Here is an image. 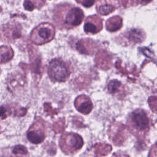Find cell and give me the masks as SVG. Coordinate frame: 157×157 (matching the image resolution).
I'll return each mask as SVG.
<instances>
[{"instance_id":"6da1fadb","label":"cell","mask_w":157,"mask_h":157,"mask_svg":"<svg viewBox=\"0 0 157 157\" xmlns=\"http://www.w3.org/2000/svg\"><path fill=\"white\" fill-rule=\"evenodd\" d=\"M83 18L82 9L71 4H59L54 10V21L61 29H70L78 26Z\"/></svg>"},{"instance_id":"7a4b0ae2","label":"cell","mask_w":157,"mask_h":157,"mask_svg":"<svg viewBox=\"0 0 157 157\" xmlns=\"http://www.w3.org/2000/svg\"><path fill=\"white\" fill-rule=\"evenodd\" d=\"M127 123L130 131L139 139H144L150 129V119L143 110H136L131 113Z\"/></svg>"},{"instance_id":"3957f363","label":"cell","mask_w":157,"mask_h":157,"mask_svg":"<svg viewBox=\"0 0 157 157\" xmlns=\"http://www.w3.org/2000/svg\"><path fill=\"white\" fill-rule=\"evenodd\" d=\"M55 29L49 23H42L31 32V39L36 45H42L51 41L55 37Z\"/></svg>"},{"instance_id":"277c9868","label":"cell","mask_w":157,"mask_h":157,"mask_svg":"<svg viewBox=\"0 0 157 157\" xmlns=\"http://www.w3.org/2000/svg\"><path fill=\"white\" fill-rule=\"evenodd\" d=\"M48 74L53 81L65 82L68 79L71 71L68 65L63 60L55 58L49 64Z\"/></svg>"},{"instance_id":"5b68a950","label":"cell","mask_w":157,"mask_h":157,"mask_svg":"<svg viewBox=\"0 0 157 157\" xmlns=\"http://www.w3.org/2000/svg\"><path fill=\"white\" fill-rule=\"evenodd\" d=\"M83 145L82 137L76 133H65L62 135L59 140V146L62 151L67 155L75 153L82 148Z\"/></svg>"},{"instance_id":"8992f818","label":"cell","mask_w":157,"mask_h":157,"mask_svg":"<svg viewBox=\"0 0 157 157\" xmlns=\"http://www.w3.org/2000/svg\"><path fill=\"white\" fill-rule=\"evenodd\" d=\"M45 123L40 118H37L27 132L29 141L34 144L43 142L45 139Z\"/></svg>"},{"instance_id":"52a82bcc","label":"cell","mask_w":157,"mask_h":157,"mask_svg":"<svg viewBox=\"0 0 157 157\" xmlns=\"http://www.w3.org/2000/svg\"><path fill=\"white\" fill-rule=\"evenodd\" d=\"M109 134L112 142L116 145H122L128 137V130L127 127L120 123H115L112 124Z\"/></svg>"},{"instance_id":"ba28073f","label":"cell","mask_w":157,"mask_h":157,"mask_svg":"<svg viewBox=\"0 0 157 157\" xmlns=\"http://www.w3.org/2000/svg\"><path fill=\"white\" fill-rule=\"evenodd\" d=\"M103 27L102 19L97 15L88 17L85 21L84 31L87 34H95L101 31Z\"/></svg>"},{"instance_id":"9c48e42d","label":"cell","mask_w":157,"mask_h":157,"mask_svg":"<svg viewBox=\"0 0 157 157\" xmlns=\"http://www.w3.org/2000/svg\"><path fill=\"white\" fill-rule=\"evenodd\" d=\"M118 0H99L96 5L98 12L102 15H107L119 7Z\"/></svg>"},{"instance_id":"30bf717a","label":"cell","mask_w":157,"mask_h":157,"mask_svg":"<svg viewBox=\"0 0 157 157\" xmlns=\"http://www.w3.org/2000/svg\"><path fill=\"white\" fill-rule=\"evenodd\" d=\"M96 66L104 71L109 69L112 65V57L106 51L100 50L95 58Z\"/></svg>"},{"instance_id":"8fae6325","label":"cell","mask_w":157,"mask_h":157,"mask_svg":"<svg viewBox=\"0 0 157 157\" xmlns=\"http://www.w3.org/2000/svg\"><path fill=\"white\" fill-rule=\"evenodd\" d=\"M74 105L77 110L84 115L90 113L93 108V105L91 99L86 95H80V96H78L75 101Z\"/></svg>"},{"instance_id":"7c38bea8","label":"cell","mask_w":157,"mask_h":157,"mask_svg":"<svg viewBox=\"0 0 157 157\" xmlns=\"http://www.w3.org/2000/svg\"><path fill=\"white\" fill-rule=\"evenodd\" d=\"M98 45L96 43L90 39H85L78 40L76 45L77 50L81 53L85 55H93L96 50Z\"/></svg>"},{"instance_id":"4fadbf2b","label":"cell","mask_w":157,"mask_h":157,"mask_svg":"<svg viewBox=\"0 0 157 157\" xmlns=\"http://www.w3.org/2000/svg\"><path fill=\"white\" fill-rule=\"evenodd\" d=\"M123 38L126 39L128 44L140 43L145 40V34L141 29H134L124 33Z\"/></svg>"},{"instance_id":"5bb4252c","label":"cell","mask_w":157,"mask_h":157,"mask_svg":"<svg viewBox=\"0 0 157 157\" xmlns=\"http://www.w3.org/2000/svg\"><path fill=\"white\" fill-rule=\"evenodd\" d=\"M2 34L8 39H15L18 38L21 34V28L17 25H9L4 26L1 29Z\"/></svg>"},{"instance_id":"9a60e30c","label":"cell","mask_w":157,"mask_h":157,"mask_svg":"<svg viewBox=\"0 0 157 157\" xmlns=\"http://www.w3.org/2000/svg\"><path fill=\"white\" fill-rule=\"evenodd\" d=\"M123 26V20L120 16H114L110 18L105 24L107 31L110 32H115L121 29Z\"/></svg>"},{"instance_id":"2e32d148","label":"cell","mask_w":157,"mask_h":157,"mask_svg":"<svg viewBox=\"0 0 157 157\" xmlns=\"http://www.w3.org/2000/svg\"><path fill=\"white\" fill-rule=\"evenodd\" d=\"M108 91L110 93L114 95L122 96L125 91L122 83L117 80H111L107 86Z\"/></svg>"},{"instance_id":"e0dca14e","label":"cell","mask_w":157,"mask_h":157,"mask_svg":"<svg viewBox=\"0 0 157 157\" xmlns=\"http://www.w3.org/2000/svg\"><path fill=\"white\" fill-rule=\"evenodd\" d=\"M13 56V51L9 46L0 47V63H6L10 61Z\"/></svg>"},{"instance_id":"ac0fdd59","label":"cell","mask_w":157,"mask_h":157,"mask_svg":"<svg viewBox=\"0 0 157 157\" xmlns=\"http://www.w3.org/2000/svg\"><path fill=\"white\" fill-rule=\"evenodd\" d=\"M96 157H101L107 155L112 150V147L109 144H97L94 147Z\"/></svg>"},{"instance_id":"d6986e66","label":"cell","mask_w":157,"mask_h":157,"mask_svg":"<svg viewBox=\"0 0 157 157\" xmlns=\"http://www.w3.org/2000/svg\"><path fill=\"white\" fill-rule=\"evenodd\" d=\"M45 2L46 0H25L23 5L26 10L31 11L34 9H40Z\"/></svg>"},{"instance_id":"ffe728a7","label":"cell","mask_w":157,"mask_h":157,"mask_svg":"<svg viewBox=\"0 0 157 157\" xmlns=\"http://www.w3.org/2000/svg\"><path fill=\"white\" fill-rule=\"evenodd\" d=\"M10 157H29V155L25 146L17 145L13 148Z\"/></svg>"},{"instance_id":"44dd1931","label":"cell","mask_w":157,"mask_h":157,"mask_svg":"<svg viewBox=\"0 0 157 157\" xmlns=\"http://www.w3.org/2000/svg\"><path fill=\"white\" fill-rule=\"evenodd\" d=\"M64 119H60L58 121L53 124V131L56 133H60L63 131L64 129Z\"/></svg>"},{"instance_id":"7402d4cb","label":"cell","mask_w":157,"mask_h":157,"mask_svg":"<svg viewBox=\"0 0 157 157\" xmlns=\"http://www.w3.org/2000/svg\"><path fill=\"white\" fill-rule=\"evenodd\" d=\"M76 1L85 7H90L95 3L96 0H76Z\"/></svg>"},{"instance_id":"603a6c76","label":"cell","mask_w":157,"mask_h":157,"mask_svg":"<svg viewBox=\"0 0 157 157\" xmlns=\"http://www.w3.org/2000/svg\"><path fill=\"white\" fill-rule=\"evenodd\" d=\"M122 4L124 7H129L136 6L139 3V0H121Z\"/></svg>"},{"instance_id":"cb8c5ba5","label":"cell","mask_w":157,"mask_h":157,"mask_svg":"<svg viewBox=\"0 0 157 157\" xmlns=\"http://www.w3.org/2000/svg\"><path fill=\"white\" fill-rule=\"evenodd\" d=\"M150 105L154 112H156V96H152L149 99Z\"/></svg>"},{"instance_id":"d4e9b609","label":"cell","mask_w":157,"mask_h":157,"mask_svg":"<svg viewBox=\"0 0 157 157\" xmlns=\"http://www.w3.org/2000/svg\"><path fill=\"white\" fill-rule=\"evenodd\" d=\"M149 157H156V145H155L151 148V151L150 153Z\"/></svg>"},{"instance_id":"484cf974","label":"cell","mask_w":157,"mask_h":157,"mask_svg":"<svg viewBox=\"0 0 157 157\" xmlns=\"http://www.w3.org/2000/svg\"><path fill=\"white\" fill-rule=\"evenodd\" d=\"M153 0H139V3L143 4V5H145L147 4L150 3V2H151Z\"/></svg>"},{"instance_id":"4316f807","label":"cell","mask_w":157,"mask_h":157,"mask_svg":"<svg viewBox=\"0 0 157 157\" xmlns=\"http://www.w3.org/2000/svg\"><path fill=\"white\" fill-rule=\"evenodd\" d=\"M114 157H129L125 155H117Z\"/></svg>"},{"instance_id":"83f0119b","label":"cell","mask_w":157,"mask_h":157,"mask_svg":"<svg viewBox=\"0 0 157 157\" xmlns=\"http://www.w3.org/2000/svg\"><path fill=\"white\" fill-rule=\"evenodd\" d=\"M0 73H1V71H0Z\"/></svg>"}]
</instances>
